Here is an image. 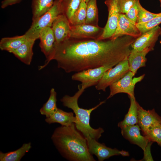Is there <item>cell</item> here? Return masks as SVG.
Segmentation results:
<instances>
[{
    "instance_id": "6",
    "label": "cell",
    "mask_w": 161,
    "mask_h": 161,
    "mask_svg": "<svg viewBox=\"0 0 161 161\" xmlns=\"http://www.w3.org/2000/svg\"><path fill=\"white\" fill-rule=\"evenodd\" d=\"M129 71L127 59L120 62L106 71L95 88L105 91L106 88L123 77Z\"/></svg>"
},
{
    "instance_id": "30",
    "label": "cell",
    "mask_w": 161,
    "mask_h": 161,
    "mask_svg": "<svg viewBox=\"0 0 161 161\" xmlns=\"http://www.w3.org/2000/svg\"><path fill=\"white\" fill-rule=\"evenodd\" d=\"M161 14V12L158 13H154L150 12L141 5L139 10L137 23L146 22L159 16Z\"/></svg>"
},
{
    "instance_id": "9",
    "label": "cell",
    "mask_w": 161,
    "mask_h": 161,
    "mask_svg": "<svg viewBox=\"0 0 161 161\" xmlns=\"http://www.w3.org/2000/svg\"><path fill=\"white\" fill-rule=\"evenodd\" d=\"M86 140L89 152L92 155H95L99 161H103L115 155L129 156L127 151L107 147L104 144L99 143L94 139L89 138Z\"/></svg>"
},
{
    "instance_id": "25",
    "label": "cell",
    "mask_w": 161,
    "mask_h": 161,
    "mask_svg": "<svg viewBox=\"0 0 161 161\" xmlns=\"http://www.w3.org/2000/svg\"><path fill=\"white\" fill-rule=\"evenodd\" d=\"M87 3L82 0L78 8L69 20L72 25L85 24Z\"/></svg>"
},
{
    "instance_id": "1",
    "label": "cell",
    "mask_w": 161,
    "mask_h": 161,
    "mask_svg": "<svg viewBox=\"0 0 161 161\" xmlns=\"http://www.w3.org/2000/svg\"><path fill=\"white\" fill-rule=\"evenodd\" d=\"M136 38L124 35L109 40H77L70 38L55 44L51 59L67 73L103 66L114 67L128 59Z\"/></svg>"
},
{
    "instance_id": "10",
    "label": "cell",
    "mask_w": 161,
    "mask_h": 161,
    "mask_svg": "<svg viewBox=\"0 0 161 161\" xmlns=\"http://www.w3.org/2000/svg\"><path fill=\"white\" fill-rule=\"evenodd\" d=\"M38 39L40 40L39 46L41 50L46 59L44 65L39 66L38 69L41 70L46 66L50 61L54 52L55 39L51 27L43 29L40 33Z\"/></svg>"
},
{
    "instance_id": "34",
    "label": "cell",
    "mask_w": 161,
    "mask_h": 161,
    "mask_svg": "<svg viewBox=\"0 0 161 161\" xmlns=\"http://www.w3.org/2000/svg\"><path fill=\"white\" fill-rule=\"evenodd\" d=\"M22 0H4L1 2V7L4 8L8 6L20 2Z\"/></svg>"
},
{
    "instance_id": "7",
    "label": "cell",
    "mask_w": 161,
    "mask_h": 161,
    "mask_svg": "<svg viewBox=\"0 0 161 161\" xmlns=\"http://www.w3.org/2000/svg\"><path fill=\"white\" fill-rule=\"evenodd\" d=\"M112 67L111 66H106L84 70L73 75L72 79L81 82V86L86 89L96 85L105 72Z\"/></svg>"
},
{
    "instance_id": "11",
    "label": "cell",
    "mask_w": 161,
    "mask_h": 161,
    "mask_svg": "<svg viewBox=\"0 0 161 161\" xmlns=\"http://www.w3.org/2000/svg\"><path fill=\"white\" fill-rule=\"evenodd\" d=\"M136 24V23L129 19L125 14L120 13L116 31L110 39H115L124 35H129L137 38L142 33Z\"/></svg>"
},
{
    "instance_id": "4",
    "label": "cell",
    "mask_w": 161,
    "mask_h": 161,
    "mask_svg": "<svg viewBox=\"0 0 161 161\" xmlns=\"http://www.w3.org/2000/svg\"><path fill=\"white\" fill-rule=\"evenodd\" d=\"M63 13L62 0H55L51 7L35 20L32 21L30 27L24 35L27 39L39 38L41 32L45 28L51 27L58 16Z\"/></svg>"
},
{
    "instance_id": "3",
    "label": "cell",
    "mask_w": 161,
    "mask_h": 161,
    "mask_svg": "<svg viewBox=\"0 0 161 161\" xmlns=\"http://www.w3.org/2000/svg\"><path fill=\"white\" fill-rule=\"evenodd\" d=\"M85 89L84 88L81 86L73 96L65 95L61 99V101L64 106L73 110L76 119V123H75L76 127L86 139L92 138L98 140L104 130L100 127L94 129L91 126L90 115L92 111L104 103L105 101L100 102L95 107L89 109L80 108L78 104V99Z\"/></svg>"
},
{
    "instance_id": "17",
    "label": "cell",
    "mask_w": 161,
    "mask_h": 161,
    "mask_svg": "<svg viewBox=\"0 0 161 161\" xmlns=\"http://www.w3.org/2000/svg\"><path fill=\"white\" fill-rule=\"evenodd\" d=\"M100 30L97 27L90 24H83L71 26L70 38H79L91 37Z\"/></svg>"
},
{
    "instance_id": "2",
    "label": "cell",
    "mask_w": 161,
    "mask_h": 161,
    "mask_svg": "<svg viewBox=\"0 0 161 161\" xmlns=\"http://www.w3.org/2000/svg\"><path fill=\"white\" fill-rule=\"evenodd\" d=\"M73 123L56 129L51 139L63 156L73 161H95L89 152L87 140Z\"/></svg>"
},
{
    "instance_id": "15",
    "label": "cell",
    "mask_w": 161,
    "mask_h": 161,
    "mask_svg": "<svg viewBox=\"0 0 161 161\" xmlns=\"http://www.w3.org/2000/svg\"><path fill=\"white\" fill-rule=\"evenodd\" d=\"M138 124L143 134H144L152 125L157 123H161V117L154 109L146 110L138 103Z\"/></svg>"
},
{
    "instance_id": "27",
    "label": "cell",
    "mask_w": 161,
    "mask_h": 161,
    "mask_svg": "<svg viewBox=\"0 0 161 161\" xmlns=\"http://www.w3.org/2000/svg\"><path fill=\"white\" fill-rule=\"evenodd\" d=\"M82 0H62L63 13L69 20L78 8Z\"/></svg>"
},
{
    "instance_id": "35",
    "label": "cell",
    "mask_w": 161,
    "mask_h": 161,
    "mask_svg": "<svg viewBox=\"0 0 161 161\" xmlns=\"http://www.w3.org/2000/svg\"><path fill=\"white\" fill-rule=\"evenodd\" d=\"M87 4L89 0H83Z\"/></svg>"
},
{
    "instance_id": "13",
    "label": "cell",
    "mask_w": 161,
    "mask_h": 161,
    "mask_svg": "<svg viewBox=\"0 0 161 161\" xmlns=\"http://www.w3.org/2000/svg\"><path fill=\"white\" fill-rule=\"evenodd\" d=\"M51 28L57 44L70 38L71 26L65 14L58 15L53 21Z\"/></svg>"
},
{
    "instance_id": "31",
    "label": "cell",
    "mask_w": 161,
    "mask_h": 161,
    "mask_svg": "<svg viewBox=\"0 0 161 161\" xmlns=\"http://www.w3.org/2000/svg\"><path fill=\"white\" fill-rule=\"evenodd\" d=\"M141 6L140 0H136L133 6L125 14L126 16L130 20L136 24Z\"/></svg>"
},
{
    "instance_id": "22",
    "label": "cell",
    "mask_w": 161,
    "mask_h": 161,
    "mask_svg": "<svg viewBox=\"0 0 161 161\" xmlns=\"http://www.w3.org/2000/svg\"><path fill=\"white\" fill-rule=\"evenodd\" d=\"M31 147L30 143H24L22 146L14 151L4 153L0 152L1 161H19L28 152Z\"/></svg>"
},
{
    "instance_id": "12",
    "label": "cell",
    "mask_w": 161,
    "mask_h": 161,
    "mask_svg": "<svg viewBox=\"0 0 161 161\" xmlns=\"http://www.w3.org/2000/svg\"><path fill=\"white\" fill-rule=\"evenodd\" d=\"M161 33V28L157 26L153 29L142 34L136 39L131 45L132 49L142 51L146 48L154 49L155 43Z\"/></svg>"
},
{
    "instance_id": "33",
    "label": "cell",
    "mask_w": 161,
    "mask_h": 161,
    "mask_svg": "<svg viewBox=\"0 0 161 161\" xmlns=\"http://www.w3.org/2000/svg\"><path fill=\"white\" fill-rule=\"evenodd\" d=\"M153 142H149L146 147L144 151V157L143 160L145 161H153L151 153V146Z\"/></svg>"
},
{
    "instance_id": "37",
    "label": "cell",
    "mask_w": 161,
    "mask_h": 161,
    "mask_svg": "<svg viewBox=\"0 0 161 161\" xmlns=\"http://www.w3.org/2000/svg\"><path fill=\"white\" fill-rule=\"evenodd\" d=\"M160 42L161 44V40L160 41Z\"/></svg>"
},
{
    "instance_id": "26",
    "label": "cell",
    "mask_w": 161,
    "mask_h": 161,
    "mask_svg": "<svg viewBox=\"0 0 161 161\" xmlns=\"http://www.w3.org/2000/svg\"><path fill=\"white\" fill-rule=\"evenodd\" d=\"M143 134L149 142H156L161 146V123H157L152 125Z\"/></svg>"
},
{
    "instance_id": "28",
    "label": "cell",
    "mask_w": 161,
    "mask_h": 161,
    "mask_svg": "<svg viewBox=\"0 0 161 161\" xmlns=\"http://www.w3.org/2000/svg\"><path fill=\"white\" fill-rule=\"evenodd\" d=\"M97 15V0H89L87 4L85 24L92 23L96 18Z\"/></svg>"
},
{
    "instance_id": "8",
    "label": "cell",
    "mask_w": 161,
    "mask_h": 161,
    "mask_svg": "<svg viewBox=\"0 0 161 161\" xmlns=\"http://www.w3.org/2000/svg\"><path fill=\"white\" fill-rule=\"evenodd\" d=\"M105 3L108 8V19L102 34L97 40H105L112 37L116 31L120 13L118 0H106Z\"/></svg>"
},
{
    "instance_id": "20",
    "label": "cell",
    "mask_w": 161,
    "mask_h": 161,
    "mask_svg": "<svg viewBox=\"0 0 161 161\" xmlns=\"http://www.w3.org/2000/svg\"><path fill=\"white\" fill-rule=\"evenodd\" d=\"M130 104L128 111L123 120L118 123V126L120 128L134 125L138 123V103L135 97H129Z\"/></svg>"
},
{
    "instance_id": "24",
    "label": "cell",
    "mask_w": 161,
    "mask_h": 161,
    "mask_svg": "<svg viewBox=\"0 0 161 161\" xmlns=\"http://www.w3.org/2000/svg\"><path fill=\"white\" fill-rule=\"evenodd\" d=\"M57 93L54 88L50 90V95L47 102L40 110L41 114L44 115L46 118L49 117L57 110Z\"/></svg>"
},
{
    "instance_id": "14",
    "label": "cell",
    "mask_w": 161,
    "mask_h": 161,
    "mask_svg": "<svg viewBox=\"0 0 161 161\" xmlns=\"http://www.w3.org/2000/svg\"><path fill=\"white\" fill-rule=\"evenodd\" d=\"M121 129L122 135L125 138L144 150L149 141L141 134V129L138 124L123 127Z\"/></svg>"
},
{
    "instance_id": "5",
    "label": "cell",
    "mask_w": 161,
    "mask_h": 161,
    "mask_svg": "<svg viewBox=\"0 0 161 161\" xmlns=\"http://www.w3.org/2000/svg\"><path fill=\"white\" fill-rule=\"evenodd\" d=\"M134 75V74L129 71L123 77L110 85V93L107 99L116 94L122 93L127 94L129 97H135V86L137 83L143 79L145 75L133 78Z\"/></svg>"
},
{
    "instance_id": "32",
    "label": "cell",
    "mask_w": 161,
    "mask_h": 161,
    "mask_svg": "<svg viewBox=\"0 0 161 161\" xmlns=\"http://www.w3.org/2000/svg\"><path fill=\"white\" fill-rule=\"evenodd\" d=\"M136 0H118L120 13L125 14L133 6Z\"/></svg>"
},
{
    "instance_id": "18",
    "label": "cell",
    "mask_w": 161,
    "mask_h": 161,
    "mask_svg": "<svg viewBox=\"0 0 161 161\" xmlns=\"http://www.w3.org/2000/svg\"><path fill=\"white\" fill-rule=\"evenodd\" d=\"M35 41L27 39L13 54L22 62L30 65L33 55L32 48Z\"/></svg>"
},
{
    "instance_id": "21",
    "label": "cell",
    "mask_w": 161,
    "mask_h": 161,
    "mask_svg": "<svg viewBox=\"0 0 161 161\" xmlns=\"http://www.w3.org/2000/svg\"><path fill=\"white\" fill-rule=\"evenodd\" d=\"M27 39L24 34L21 36L2 38L0 41V49L1 50L13 53Z\"/></svg>"
},
{
    "instance_id": "29",
    "label": "cell",
    "mask_w": 161,
    "mask_h": 161,
    "mask_svg": "<svg viewBox=\"0 0 161 161\" xmlns=\"http://www.w3.org/2000/svg\"><path fill=\"white\" fill-rule=\"evenodd\" d=\"M161 23V14L159 16L144 23H136V26L142 34L157 27Z\"/></svg>"
},
{
    "instance_id": "36",
    "label": "cell",
    "mask_w": 161,
    "mask_h": 161,
    "mask_svg": "<svg viewBox=\"0 0 161 161\" xmlns=\"http://www.w3.org/2000/svg\"><path fill=\"white\" fill-rule=\"evenodd\" d=\"M160 3V6L161 7V0H159Z\"/></svg>"
},
{
    "instance_id": "19",
    "label": "cell",
    "mask_w": 161,
    "mask_h": 161,
    "mask_svg": "<svg viewBox=\"0 0 161 161\" xmlns=\"http://www.w3.org/2000/svg\"><path fill=\"white\" fill-rule=\"evenodd\" d=\"M45 120L49 124L58 123L62 126H69L75 123L76 119L73 112H65L58 108L51 116L46 118Z\"/></svg>"
},
{
    "instance_id": "23",
    "label": "cell",
    "mask_w": 161,
    "mask_h": 161,
    "mask_svg": "<svg viewBox=\"0 0 161 161\" xmlns=\"http://www.w3.org/2000/svg\"><path fill=\"white\" fill-rule=\"evenodd\" d=\"M53 0H32V20L34 21L48 11L52 6Z\"/></svg>"
},
{
    "instance_id": "16",
    "label": "cell",
    "mask_w": 161,
    "mask_h": 161,
    "mask_svg": "<svg viewBox=\"0 0 161 161\" xmlns=\"http://www.w3.org/2000/svg\"><path fill=\"white\" fill-rule=\"evenodd\" d=\"M152 50L149 48L140 51L131 50L127 59L129 71L135 75L139 69L145 66L147 60L146 56Z\"/></svg>"
}]
</instances>
